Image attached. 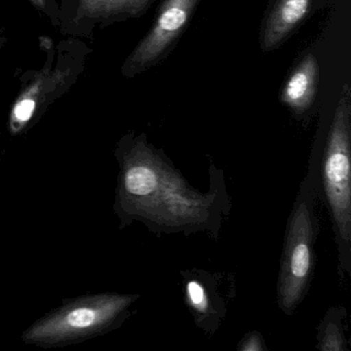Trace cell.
I'll return each instance as SVG.
<instances>
[{"mask_svg": "<svg viewBox=\"0 0 351 351\" xmlns=\"http://www.w3.org/2000/svg\"><path fill=\"white\" fill-rule=\"evenodd\" d=\"M66 73L62 71H42L17 98L9 118V131L14 136L23 134L43 112L45 104L51 100V92L64 82Z\"/></svg>", "mask_w": 351, "mask_h": 351, "instance_id": "obj_6", "label": "cell"}, {"mask_svg": "<svg viewBox=\"0 0 351 351\" xmlns=\"http://www.w3.org/2000/svg\"><path fill=\"white\" fill-rule=\"evenodd\" d=\"M114 210L121 227L141 221L164 232L219 229L217 191L200 194L143 138L122 141Z\"/></svg>", "mask_w": 351, "mask_h": 351, "instance_id": "obj_1", "label": "cell"}, {"mask_svg": "<svg viewBox=\"0 0 351 351\" xmlns=\"http://www.w3.org/2000/svg\"><path fill=\"white\" fill-rule=\"evenodd\" d=\"M350 156V106L348 97L343 96L326 143L309 160L317 173L318 197H322L332 217L341 278L351 273Z\"/></svg>", "mask_w": 351, "mask_h": 351, "instance_id": "obj_2", "label": "cell"}, {"mask_svg": "<svg viewBox=\"0 0 351 351\" xmlns=\"http://www.w3.org/2000/svg\"><path fill=\"white\" fill-rule=\"evenodd\" d=\"M151 0H79V12L85 17L108 18L136 15Z\"/></svg>", "mask_w": 351, "mask_h": 351, "instance_id": "obj_9", "label": "cell"}, {"mask_svg": "<svg viewBox=\"0 0 351 351\" xmlns=\"http://www.w3.org/2000/svg\"><path fill=\"white\" fill-rule=\"evenodd\" d=\"M318 79V64L313 55H308L285 84L281 99L298 114L311 106Z\"/></svg>", "mask_w": 351, "mask_h": 351, "instance_id": "obj_8", "label": "cell"}, {"mask_svg": "<svg viewBox=\"0 0 351 351\" xmlns=\"http://www.w3.org/2000/svg\"><path fill=\"white\" fill-rule=\"evenodd\" d=\"M135 293H101L63 300L21 335L25 344L58 348L104 336L119 328L138 299Z\"/></svg>", "mask_w": 351, "mask_h": 351, "instance_id": "obj_3", "label": "cell"}, {"mask_svg": "<svg viewBox=\"0 0 351 351\" xmlns=\"http://www.w3.org/2000/svg\"><path fill=\"white\" fill-rule=\"evenodd\" d=\"M344 314V308H334L326 314L324 322L319 326L317 334V347L320 350H345L346 341H345L342 326V318Z\"/></svg>", "mask_w": 351, "mask_h": 351, "instance_id": "obj_10", "label": "cell"}, {"mask_svg": "<svg viewBox=\"0 0 351 351\" xmlns=\"http://www.w3.org/2000/svg\"><path fill=\"white\" fill-rule=\"evenodd\" d=\"M240 350L244 351H260L264 350L263 347L262 338L258 335H250L244 339L239 347Z\"/></svg>", "mask_w": 351, "mask_h": 351, "instance_id": "obj_12", "label": "cell"}, {"mask_svg": "<svg viewBox=\"0 0 351 351\" xmlns=\"http://www.w3.org/2000/svg\"><path fill=\"white\" fill-rule=\"evenodd\" d=\"M311 0H278L266 23L263 49L270 50L280 44L306 17Z\"/></svg>", "mask_w": 351, "mask_h": 351, "instance_id": "obj_7", "label": "cell"}, {"mask_svg": "<svg viewBox=\"0 0 351 351\" xmlns=\"http://www.w3.org/2000/svg\"><path fill=\"white\" fill-rule=\"evenodd\" d=\"M317 198V174L308 169L287 223L277 287L279 307L289 315L303 301L313 273Z\"/></svg>", "mask_w": 351, "mask_h": 351, "instance_id": "obj_4", "label": "cell"}, {"mask_svg": "<svg viewBox=\"0 0 351 351\" xmlns=\"http://www.w3.org/2000/svg\"><path fill=\"white\" fill-rule=\"evenodd\" d=\"M198 0H166L153 29L139 44L124 65L125 75H132L157 60L186 25Z\"/></svg>", "mask_w": 351, "mask_h": 351, "instance_id": "obj_5", "label": "cell"}, {"mask_svg": "<svg viewBox=\"0 0 351 351\" xmlns=\"http://www.w3.org/2000/svg\"><path fill=\"white\" fill-rule=\"evenodd\" d=\"M186 299L197 317L210 319L215 315L219 317V311L213 308V295L200 279L189 277L186 283Z\"/></svg>", "mask_w": 351, "mask_h": 351, "instance_id": "obj_11", "label": "cell"}, {"mask_svg": "<svg viewBox=\"0 0 351 351\" xmlns=\"http://www.w3.org/2000/svg\"><path fill=\"white\" fill-rule=\"evenodd\" d=\"M30 1L38 9L44 10L46 7V0H30Z\"/></svg>", "mask_w": 351, "mask_h": 351, "instance_id": "obj_13", "label": "cell"}]
</instances>
